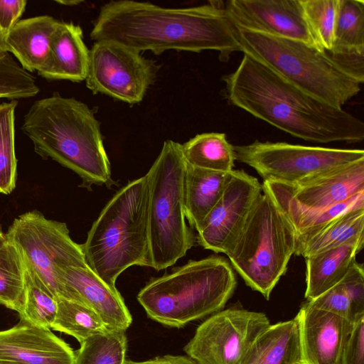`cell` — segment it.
I'll use <instances>...</instances> for the list:
<instances>
[{
  "instance_id": "6da1fadb",
  "label": "cell",
  "mask_w": 364,
  "mask_h": 364,
  "mask_svg": "<svg viewBox=\"0 0 364 364\" xmlns=\"http://www.w3.org/2000/svg\"><path fill=\"white\" fill-rule=\"evenodd\" d=\"M90 37L95 42L113 41L139 53L213 50L219 52L223 61L234 52H242L224 7L213 4L165 8L149 2L111 1L100 8Z\"/></svg>"
},
{
  "instance_id": "7a4b0ae2",
  "label": "cell",
  "mask_w": 364,
  "mask_h": 364,
  "mask_svg": "<svg viewBox=\"0 0 364 364\" xmlns=\"http://www.w3.org/2000/svg\"><path fill=\"white\" fill-rule=\"evenodd\" d=\"M222 80L230 103L295 137L322 144L364 139L360 119L298 87L247 54Z\"/></svg>"
},
{
  "instance_id": "3957f363",
  "label": "cell",
  "mask_w": 364,
  "mask_h": 364,
  "mask_svg": "<svg viewBox=\"0 0 364 364\" xmlns=\"http://www.w3.org/2000/svg\"><path fill=\"white\" fill-rule=\"evenodd\" d=\"M21 129L37 154L72 170L84 185L114 183L100 124L84 102L55 92L31 105Z\"/></svg>"
},
{
  "instance_id": "277c9868",
  "label": "cell",
  "mask_w": 364,
  "mask_h": 364,
  "mask_svg": "<svg viewBox=\"0 0 364 364\" xmlns=\"http://www.w3.org/2000/svg\"><path fill=\"white\" fill-rule=\"evenodd\" d=\"M235 27L242 52L298 87L342 108L361 90L364 57H343L304 43Z\"/></svg>"
},
{
  "instance_id": "5b68a950",
  "label": "cell",
  "mask_w": 364,
  "mask_h": 364,
  "mask_svg": "<svg viewBox=\"0 0 364 364\" xmlns=\"http://www.w3.org/2000/svg\"><path fill=\"white\" fill-rule=\"evenodd\" d=\"M149 204L146 174L109 200L80 245L87 267L112 289L129 267H149Z\"/></svg>"
},
{
  "instance_id": "8992f818",
  "label": "cell",
  "mask_w": 364,
  "mask_h": 364,
  "mask_svg": "<svg viewBox=\"0 0 364 364\" xmlns=\"http://www.w3.org/2000/svg\"><path fill=\"white\" fill-rule=\"evenodd\" d=\"M237 284L231 264L222 257L190 260L172 273L149 282L137 300L151 319L169 327L220 311Z\"/></svg>"
},
{
  "instance_id": "52a82bcc",
  "label": "cell",
  "mask_w": 364,
  "mask_h": 364,
  "mask_svg": "<svg viewBox=\"0 0 364 364\" xmlns=\"http://www.w3.org/2000/svg\"><path fill=\"white\" fill-rule=\"evenodd\" d=\"M296 239L290 220L262 186V193L225 254L246 284L269 299L294 255Z\"/></svg>"
},
{
  "instance_id": "ba28073f",
  "label": "cell",
  "mask_w": 364,
  "mask_h": 364,
  "mask_svg": "<svg viewBox=\"0 0 364 364\" xmlns=\"http://www.w3.org/2000/svg\"><path fill=\"white\" fill-rule=\"evenodd\" d=\"M186 167L181 144L167 140L146 173L149 185V267L157 271L174 264L194 245L193 232L186 223Z\"/></svg>"
},
{
  "instance_id": "9c48e42d",
  "label": "cell",
  "mask_w": 364,
  "mask_h": 364,
  "mask_svg": "<svg viewBox=\"0 0 364 364\" xmlns=\"http://www.w3.org/2000/svg\"><path fill=\"white\" fill-rule=\"evenodd\" d=\"M30 267L58 299H70L60 282L58 270L66 267H88L81 245L70 236L65 223L47 219L38 210L15 218L6 233Z\"/></svg>"
},
{
  "instance_id": "30bf717a",
  "label": "cell",
  "mask_w": 364,
  "mask_h": 364,
  "mask_svg": "<svg viewBox=\"0 0 364 364\" xmlns=\"http://www.w3.org/2000/svg\"><path fill=\"white\" fill-rule=\"evenodd\" d=\"M235 158L263 178L299 185L336 167L364 159L363 149H335L255 141L233 146Z\"/></svg>"
},
{
  "instance_id": "8fae6325",
  "label": "cell",
  "mask_w": 364,
  "mask_h": 364,
  "mask_svg": "<svg viewBox=\"0 0 364 364\" xmlns=\"http://www.w3.org/2000/svg\"><path fill=\"white\" fill-rule=\"evenodd\" d=\"M157 71L154 61L135 50L113 41H96L89 50L86 85L95 94L134 105L143 100Z\"/></svg>"
},
{
  "instance_id": "7c38bea8",
  "label": "cell",
  "mask_w": 364,
  "mask_h": 364,
  "mask_svg": "<svg viewBox=\"0 0 364 364\" xmlns=\"http://www.w3.org/2000/svg\"><path fill=\"white\" fill-rule=\"evenodd\" d=\"M269 325L263 313L240 309L220 311L198 327L184 350L197 364H240Z\"/></svg>"
},
{
  "instance_id": "4fadbf2b",
  "label": "cell",
  "mask_w": 364,
  "mask_h": 364,
  "mask_svg": "<svg viewBox=\"0 0 364 364\" xmlns=\"http://www.w3.org/2000/svg\"><path fill=\"white\" fill-rule=\"evenodd\" d=\"M262 192L257 178L242 170H232L219 200L197 231L198 245L225 254Z\"/></svg>"
},
{
  "instance_id": "5bb4252c",
  "label": "cell",
  "mask_w": 364,
  "mask_h": 364,
  "mask_svg": "<svg viewBox=\"0 0 364 364\" xmlns=\"http://www.w3.org/2000/svg\"><path fill=\"white\" fill-rule=\"evenodd\" d=\"M224 9L236 27L300 41L318 48L300 0H230Z\"/></svg>"
},
{
  "instance_id": "9a60e30c",
  "label": "cell",
  "mask_w": 364,
  "mask_h": 364,
  "mask_svg": "<svg viewBox=\"0 0 364 364\" xmlns=\"http://www.w3.org/2000/svg\"><path fill=\"white\" fill-rule=\"evenodd\" d=\"M299 339L298 364H341L353 327L347 319L304 304L296 316Z\"/></svg>"
},
{
  "instance_id": "2e32d148",
  "label": "cell",
  "mask_w": 364,
  "mask_h": 364,
  "mask_svg": "<svg viewBox=\"0 0 364 364\" xmlns=\"http://www.w3.org/2000/svg\"><path fill=\"white\" fill-rule=\"evenodd\" d=\"M74 355L50 328L22 318L0 331V364H73Z\"/></svg>"
},
{
  "instance_id": "e0dca14e",
  "label": "cell",
  "mask_w": 364,
  "mask_h": 364,
  "mask_svg": "<svg viewBox=\"0 0 364 364\" xmlns=\"http://www.w3.org/2000/svg\"><path fill=\"white\" fill-rule=\"evenodd\" d=\"M58 276L70 299L91 308L108 329L125 331L130 326L132 318L118 290L107 286L89 267H63Z\"/></svg>"
},
{
  "instance_id": "ac0fdd59",
  "label": "cell",
  "mask_w": 364,
  "mask_h": 364,
  "mask_svg": "<svg viewBox=\"0 0 364 364\" xmlns=\"http://www.w3.org/2000/svg\"><path fill=\"white\" fill-rule=\"evenodd\" d=\"M286 185L293 199L304 208L327 209L364 192V159L336 167L305 183Z\"/></svg>"
},
{
  "instance_id": "d6986e66",
  "label": "cell",
  "mask_w": 364,
  "mask_h": 364,
  "mask_svg": "<svg viewBox=\"0 0 364 364\" xmlns=\"http://www.w3.org/2000/svg\"><path fill=\"white\" fill-rule=\"evenodd\" d=\"M60 21L41 15L19 20L6 33L4 48L26 71L37 73L46 66L53 35Z\"/></svg>"
},
{
  "instance_id": "ffe728a7",
  "label": "cell",
  "mask_w": 364,
  "mask_h": 364,
  "mask_svg": "<svg viewBox=\"0 0 364 364\" xmlns=\"http://www.w3.org/2000/svg\"><path fill=\"white\" fill-rule=\"evenodd\" d=\"M88 63L89 50L80 26L73 22L60 21L47 63L38 74L48 80L81 82L86 79Z\"/></svg>"
},
{
  "instance_id": "44dd1931",
  "label": "cell",
  "mask_w": 364,
  "mask_h": 364,
  "mask_svg": "<svg viewBox=\"0 0 364 364\" xmlns=\"http://www.w3.org/2000/svg\"><path fill=\"white\" fill-rule=\"evenodd\" d=\"M363 240L345 243L312 255L306 259L305 297L311 301L338 284L347 274L363 247Z\"/></svg>"
},
{
  "instance_id": "7402d4cb",
  "label": "cell",
  "mask_w": 364,
  "mask_h": 364,
  "mask_svg": "<svg viewBox=\"0 0 364 364\" xmlns=\"http://www.w3.org/2000/svg\"><path fill=\"white\" fill-rule=\"evenodd\" d=\"M231 172L196 168L186 163L184 179L185 215L196 231L219 200L230 180Z\"/></svg>"
},
{
  "instance_id": "603a6c76",
  "label": "cell",
  "mask_w": 364,
  "mask_h": 364,
  "mask_svg": "<svg viewBox=\"0 0 364 364\" xmlns=\"http://www.w3.org/2000/svg\"><path fill=\"white\" fill-rule=\"evenodd\" d=\"M299 356L295 317L269 325L254 341L240 364H298Z\"/></svg>"
},
{
  "instance_id": "cb8c5ba5",
  "label": "cell",
  "mask_w": 364,
  "mask_h": 364,
  "mask_svg": "<svg viewBox=\"0 0 364 364\" xmlns=\"http://www.w3.org/2000/svg\"><path fill=\"white\" fill-rule=\"evenodd\" d=\"M364 239V205L354 207L314 235L296 239L294 255L304 258L345 243Z\"/></svg>"
},
{
  "instance_id": "d4e9b609",
  "label": "cell",
  "mask_w": 364,
  "mask_h": 364,
  "mask_svg": "<svg viewBox=\"0 0 364 364\" xmlns=\"http://www.w3.org/2000/svg\"><path fill=\"white\" fill-rule=\"evenodd\" d=\"M316 309L341 316L351 323L364 315V272L355 262L347 274L316 299L309 301Z\"/></svg>"
},
{
  "instance_id": "484cf974",
  "label": "cell",
  "mask_w": 364,
  "mask_h": 364,
  "mask_svg": "<svg viewBox=\"0 0 364 364\" xmlns=\"http://www.w3.org/2000/svg\"><path fill=\"white\" fill-rule=\"evenodd\" d=\"M181 150L186 163L193 167L225 173L233 170L234 149L224 133L197 134L181 144Z\"/></svg>"
},
{
  "instance_id": "4316f807",
  "label": "cell",
  "mask_w": 364,
  "mask_h": 364,
  "mask_svg": "<svg viewBox=\"0 0 364 364\" xmlns=\"http://www.w3.org/2000/svg\"><path fill=\"white\" fill-rule=\"evenodd\" d=\"M332 55L364 57V1L340 0Z\"/></svg>"
},
{
  "instance_id": "83f0119b",
  "label": "cell",
  "mask_w": 364,
  "mask_h": 364,
  "mask_svg": "<svg viewBox=\"0 0 364 364\" xmlns=\"http://www.w3.org/2000/svg\"><path fill=\"white\" fill-rule=\"evenodd\" d=\"M76 338L80 343L108 329L98 314L87 305L60 298L51 328Z\"/></svg>"
},
{
  "instance_id": "f1b7e54d",
  "label": "cell",
  "mask_w": 364,
  "mask_h": 364,
  "mask_svg": "<svg viewBox=\"0 0 364 364\" xmlns=\"http://www.w3.org/2000/svg\"><path fill=\"white\" fill-rule=\"evenodd\" d=\"M24 261L8 239L0 247V304L21 312L25 294Z\"/></svg>"
},
{
  "instance_id": "f546056e",
  "label": "cell",
  "mask_w": 364,
  "mask_h": 364,
  "mask_svg": "<svg viewBox=\"0 0 364 364\" xmlns=\"http://www.w3.org/2000/svg\"><path fill=\"white\" fill-rule=\"evenodd\" d=\"M26 265V264H25ZM58 308V299L37 274L26 265L25 294L20 318L50 328Z\"/></svg>"
},
{
  "instance_id": "4dcf8cb0",
  "label": "cell",
  "mask_w": 364,
  "mask_h": 364,
  "mask_svg": "<svg viewBox=\"0 0 364 364\" xmlns=\"http://www.w3.org/2000/svg\"><path fill=\"white\" fill-rule=\"evenodd\" d=\"M127 343L122 331L108 330L92 336L74 352L73 364H124Z\"/></svg>"
},
{
  "instance_id": "1f68e13d",
  "label": "cell",
  "mask_w": 364,
  "mask_h": 364,
  "mask_svg": "<svg viewBox=\"0 0 364 364\" xmlns=\"http://www.w3.org/2000/svg\"><path fill=\"white\" fill-rule=\"evenodd\" d=\"M16 100L0 104V193L10 194L15 188L17 159L15 151Z\"/></svg>"
},
{
  "instance_id": "d6a6232c",
  "label": "cell",
  "mask_w": 364,
  "mask_h": 364,
  "mask_svg": "<svg viewBox=\"0 0 364 364\" xmlns=\"http://www.w3.org/2000/svg\"><path fill=\"white\" fill-rule=\"evenodd\" d=\"M308 26L318 48L331 51L340 0H300Z\"/></svg>"
},
{
  "instance_id": "836d02e7",
  "label": "cell",
  "mask_w": 364,
  "mask_h": 364,
  "mask_svg": "<svg viewBox=\"0 0 364 364\" xmlns=\"http://www.w3.org/2000/svg\"><path fill=\"white\" fill-rule=\"evenodd\" d=\"M39 91L36 77L10 53L0 58V99H26L36 96Z\"/></svg>"
},
{
  "instance_id": "e575fe53",
  "label": "cell",
  "mask_w": 364,
  "mask_h": 364,
  "mask_svg": "<svg viewBox=\"0 0 364 364\" xmlns=\"http://www.w3.org/2000/svg\"><path fill=\"white\" fill-rule=\"evenodd\" d=\"M341 364H364V315L358 318L353 323Z\"/></svg>"
},
{
  "instance_id": "d590c367",
  "label": "cell",
  "mask_w": 364,
  "mask_h": 364,
  "mask_svg": "<svg viewBox=\"0 0 364 364\" xmlns=\"http://www.w3.org/2000/svg\"><path fill=\"white\" fill-rule=\"evenodd\" d=\"M26 0H0V29L6 36L24 12Z\"/></svg>"
},
{
  "instance_id": "8d00e7d4",
  "label": "cell",
  "mask_w": 364,
  "mask_h": 364,
  "mask_svg": "<svg viewBox=\"0 0 364 364\" xmlns=\"http://www.w3.org/2000/svg\"><path fill=\"white\" fill-rule=\"evenodd\" d=\"M164 357L168 364H197L193 359L186 356L167 355Z\"/></svg>"
},
{
  "instance_id": "74e56055",
  "label": "cell",
  "mask_w": 364,
  "mask_h": 364,
  "mask_svg": "<svg viewBox=\"0 0 364 364\" xmlns=\"http://www.w3.org/2000/svg\"><path fill=\"white\" fill-rule=\"evenodd\" d=\"M124 364H168L167 360L164 356L163 357H157L152 360H149L146 361L136 362L133 360H126Z\"/></svg>"
},
{
  "instance_id": "f35d334b",
  "label": "cell",
  "mask_w": 364,
  "mask_h": 364,
  "mask_svg": "<svg viewBox=\"0 0 364 364\" xmlns=\"http://www.w3.org/2000/svg\"><path fill=\"white\" fill-rule=\"evenodd\" d=\"M55 1L58 4L69 6H77L78 4L83 2L80 0H56Z\"/></svg>"
},
{
  "instance_id": "ab89813d",
  "label": "cell",
  "mask_w": 364,
  "mask_h": 364,
  "mask_svg": "<svg viewBox=\"0 0 364 364\" xmlns=\"http://www.w3.org/2000/svg\"><path fill=\"white\" fill-rule=\"evenodd\" d=\"M5 35L1 32L0 29V58L7 53L4 48V39Z\"/></svg>"
},
{
  "instance_id": "60d3db41",
  "label": "cell",
  "mask_w": 364,
  "mask_h": 364,
  "mask_svg": "<svg viewBox=\"0 0 364 364\" xmlns=\"http://www.w3.org/2000/svg\"><path fill=\"white\" fill-rule=\"evenodd\" d=\"M7 240L6 235L0 230V247Z\"/></svg>"
}]
</instances>
